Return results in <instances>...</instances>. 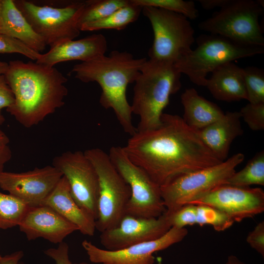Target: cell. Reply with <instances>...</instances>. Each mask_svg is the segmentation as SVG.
I'll use <instances>...</instances> for the list:
<instances>
[{
    "mask_svg": "<svg viewBox=\"0 0 264 264\" xmlns=\"http://www.w3.org/2000/svg\"><path fill=\"white\" fill-rule=\"evenodd\" d=\"M1 4H2V0H0V16Z\"/></svg>",
    "mask_w": 264,
    "mask_h": 264,
    "instance_id": "obj_42",
    "label": "cell"
},
{
    "mask_svg": "<svg viewBox=\"0 0 264 264\" xmlns=\"http://www.w3.org/2000/svg\"><path fill=\"white\" fill-rule=\"evenodd\" d=\"M14 101V94L6 83L4 75H0V125H2L5 120L2 110L10 107Z\"/></svg>",
    "mask_w": 264,
    "mask_h": 264,
    "instance_id": "obj_35",
    "label": "cell"
},
{
    "mask_svg": "<svg viewBox=\"0 0 264 264\" xmlns=\"http://www.w3.org/2000/svg\"><path fill=\"white\" fill-rule=\"evenodd\" d=\"M2 256L0 255V260H1Z\"/></svg>",
    "mask_w": 264,
    "mask_h": 264,
    "instance_id": "obj_43",
    "label": "cell"
},
{
    "mask_svg": "<svg viewBox=\"0 0 264 264\" xmlns=\"http://www.w3.org/2000/svg\"><path fill=\"white\" fill-rule=\"evenodd\" d=\"M23 256V252L19 250L2 257L0 264H18Z\"/></svg>",
    "mask_w": 264,
    "mask_h": 264,
    "instance_id": "obj_37",
    "label": "cell"
},
{
    "mask_svg": "<svg viewBox=\"0 0 264 264\" xmlns=\"http://www.w3.org/2000/svg\"><path fill=\"white\" fill-rule=\"evenodd\" d=\"M28 240L42 238L60 243L78 228L50 207L40 204L30 206L19 225Z\"/></svg>",
    "mask_w": 264,
    "mask_h": 264,
    "instance_id": "obj_17",
    "label": "cell"
},
{
    "mask_svg": "<svg viewBox=\"0 0 264 264\" xmlns=\"http://www.w3.org/2000/svg\"><path fill=\"white\" fill-rule=\"evenodd\" d=\"M4 76L15 97L6 110L24 127L38 125L65 104L67 79L54 66L13 60Z\"/></svg>",
    "mask_w": 264,
    "mask_h": 264,
    "instance_id": "obj_2",
    "label": "cell"
},
{
    "mask_svg": "<svg viewBox=\"0 0 264 264\" xmlns=\"http://www.w3.org/2000/svg\"><path fill=\"white\" fill-rule=\"evenodd\" d=\"M30 206L10 194L0 192V229L19 226Z\"/></svg>",
    "mask_w": 264,
    "mask_h": 264,
    "instance_id": "obj_26",
    "label": "cell"
},
{
    "mask_svg": "<svg viewBox=\"0 0 264 264\" xmlns=\"http://www.w3.org/2000/svg\"><path fill=\"white\" fill-rule=\"evenodd\" d=\"M230 0H198L201 7L207 10L214 9L216 8L220 9L227 4Z\"/></svg>",
    "mask_w": 264,
    "mask_h": 264,
    "instance_id": "obj_36",
    "label": "cell"
},
{
    "mask_svg": "<svg viewBox=\"0 0 264 264\" xmlns=\"http://www.w3.org/2000/svg\"><path fill=\"white\" fill-rule=\"evenodd\" d=\"M234 222L229 216L214 207L203 204H194L193 225L198 224L200 226L210 225L216 231L220 232L228 229Z\"/></svg>",
    "mask_w": 264,
    "mask_h": 264,
    "instance_id": "obj_28",
    "label": "cell"
},
{
    "mask_svg": "<svg viewBox=\"0 0 264 264\" xmlns=\"http://www.w3.org/2000/svg\"><path fill=\"white\" fill-rule=\"evenodd\" d=\"M190 204L210 206L224 213L234 222H240L264 212V191L260 188L224 184Z\"/></svg>",
    "mask_w": 264,
    "mask_h": 264,
    "instance_id": "obj_15",
    "label": "cell"
},
{
    "mask_svg": "<svg viewBox=\"0 0 264 264\" xmlns=\"http://www.w3.org/2000/svg\"><path fill=\"white\" fill-rule=\"evenodd\" d=\"M79 18L78 25L102 20L117 10L130 4V0H88Z\"/></svg>",
    "mask_w": 264,
    "mask_h": 264,
    "instance_id": "obj_27",
    "label": "cell"
},
{
    "mask_svg": "<svg viewBox=\"0 0 264 264\" xmlns=\"http://www.w3.org/2000/svg\"><path fill=\"white\" fill-rule=\"evenodd\" d=\"M226 184L240 187L264 185V151L257 153L239 172H235Z\"/></svg>",
    "mask_w": 264,
    "mask_h": 264,
    "instance_id": "obj_25",
    "label": "cell"
},
{
    "mask_svg": "<svg viewBox=\"0 0 264 264\" xmlns=\"http://www.w3.org/2000/svg\"><path fill=\"white\" fill-rule=\"evenodd\" d=\"M241 118L253 131L264 129V103L251 104L249 103L241 108Z\"/></svg>",
    "mask_w": 264,
    "mask_h": 264,
    "instance_id": "obj_31",
    "label": "cell"
},
{
    "mask_svg": "<svg viewBox=\"0 0 264 264\" xmlns=\"http://www.w3.org/2000/svg\"><path fill=\"white\" fill-rule=\"evenodd\" d=\"M44 254L53 259L56 264H89L86 262L73 264L69 259V246L65 242L59 243L57 248H50L44 251ZM18 264H25L19 262Z\"/></svg>",
    "mask_w": 264,
    "mask_h": 264,
    "instance_id": "obj_33",
    "label": "cell"
},
{
    "mask_svg": "<svg viewBox=\"0 0 264 264\" xmlns=\"http://www.w3.org/2000/svg\"><path fill=\"white\" fill-rule=\"evenodd\" d=\"M244 158L243 154L238 153L216 165L180 175L161 186L166 212L173 213L217 187L226 184Z\"/></svg>",
    "mask_w": 264,
    "mask_h": 264,
    "instance_id": "obj_8",
    "label": "cell"
},
{
    "mask_svg": "<svg viewBox=\"0 0 264 264\" xmlns=\"http://www.w3.org/2000/svg\"><path fill=\"white\" fill-rule=\"evenodd\" d=\"M9 139L7 135L0 129V148L8 145Z\"/></svg>",
    "mask_w": 264,
    "mask_h": 264,
    "instance_id": "obj_39",
    "label": "cell"
},
{
    "mask_svg": "<svg viewBox=\"0 0 264 264\" xmlns=\"http://www.w3.org/2000/svg\"><path fill=\"white\" fill-rule=\"evenodd\" d=\"M247 100L251 104L264 103V71L249 66L243 68Z\"/></svg>",
    "mask_w": 264,
    "mask_h": 264,
    "instance_id": "obj_30",
    "label": "cell"
},
{
    "mask_svg": "<svg viewBox=\"0 0 264 264\" xmlns=\"http://www.w3.org/2000/svg\"><path fill=\"white\" fill-rule=\"evenodd\" d=\"M52 165L61 172L67 180L71 195L78 205L96 220L98 176L84 152H65L53 158Z\"/></svg>",
    "mask_w": 264,
    "mask_h": 264,
    "instance_id": "obj_12",
    "label": "cell"
},
{
    "mask_svg": "<svg viewBox=\"0 0 264 264\" xmlns=\"http://www.w3.org/2000/svg\"><path fill=\"white\" fill-rule=\"evenodd\" d=\"M0 33L16 39L41 53L46 45L16 6L14 0H2Z\"/></svg>",
    "mask_w": 264,
    "mask_h": 264,
    "instance_id": "obj_22",
    "label": "cell"
},
{
    "mask_svg": "<svg viewBox=\"0 0 264 264\" xmlns=\"http://www.w3.org/2000/svg\"><path fill=\"white\" fill-rule=\"evenodd\" d=\"M107 49L106 37L101 34H92L77 40H69L50 48L36 61L38 64L53 67L66 61L87 62L105 54Z\"/></svg>",
    "mask_w": 264,
    "mask_h": 264,
    "instance_id": "obj_18",
    "label": "cell"
},
{
    "mask_svg": "<svg viewBox=\"0 0 264 264\" xmlns=\"http://www.w3.org/2000/svg\"><path fill=\"white\" fill-rule=\"evenodd\" d=\"M41 204L50 207L67 221L76 225L83 235H94L96 230L95 220L75 201L65 176L62 177Z\"/></svg>",
    "mask_w": 264,
    "mask_h": 264,
    "instance_id": "obj_19",
    "label": "cell"
},
{
    "mask_svg": "<svg viewBox=\"0 0 264 264\" xmlns=\"http://www.w3.org/2000/svg\"><path fill=\"white\" fill-rule=\"evenodd\" d=\"M109 155L130 188L131 195L125 214L151 218H157L166 211L161 196L160 186L143 169L130 160L123 147H111Z\"/></svg>",
    "mask_w": 264,
    "mask_h": 264,
    "instance_id": "obj_11",
    "label": "cell"
},
{
    "mask_svg": "<svg viewBox=\"0 0 264 264\" xmlns=\"http://www.w3.org/2000/svg\"><path fill=\"white\" fill-rule=\"evenodd\" d=\"M8 66V63L0 61V75H4Z\"/></svg>",
    "mask_w": 264,
    "mask_h": 264,
    "instance_id": "obj_41",
    "label": "cell"
},
{
    "mask_svg": "<svg viewBox=\"0 0 264 264\" xmlns=\"http://www.w3.org/2000/svg\"><path fill=\"white\" fill-rule=\"evenodd\" d=\"M239 111H228L207 126L198 130L205 145L221 161L227 159L234 140L243 134Z\"/></svg>",
    "mask_w": 264,
    "mask_h": 264,
    "instance_id": "obj_20",
    "label": "cell"
},
{
    "mask_svg": "<svg viewBox=\"0 0 264 264\" xmlns=\"http://www.w3.org/2000/svg\"><path fill=\"white\" fill-rule=\"evenodd\" d=\"M12 156V152L7 145L0 148V174L3 171L4 165L9 161Z\"/></svg>",
    "mask_w": 264,
    "mask_h": 264,
    "instance_id": "obj_38",
    "label": "cell"
},
{
    "mask_svg": "<svg viewBox=\"0 0 264 264\" xmlns=\"http://www.w3.org/2000/svg\"><path fill=\"white\" fill-rule=\"evenodd\" d=\"M131 2L141 7L152 6L177 13L188 19L195 20L199 12L192 0H130Z\"/></svg>",
    "mask_w": 264,
    "mask_h": 264,
    "instance_id": "obj_29",
    "label": "cell"
},
{
    "mask_svg": "<svg viewBox=\"0 0 264 264\" xmlns=\"http://www.w3.org/2000/svg\"><path fill=\"white\" fill-rule=\"evenodd\" d=\"M147 60L135 58L127 51L113 50L108 56L77 64L71 71L84 83L95 82L99 85L100 105L113 110L124 131L131 136L137 129L132 122V111L126 97V89L135 82Z\"/></svg>",
    "mask_w": 264,
    "mask_h": 264,
    "instance_id": "obj_3",
    "label": "cell"
},
{
    "mask_svg": "<svg viewBox=\"0 0 264 264\" xmlns=\"http://www.w3.org/2000/svg\"><path fill=\"white\" fill-rule=\"evenodd\" d=\"M183 119L190 128L199 130L221 118L223 111L216 104L199 95L194 88H187L181 95Z\"/></svg>",
    "mask_w": 264,
    "mask_h": 264,
    "instance_id": "obj_23",
    "label": "cell"
},
{
    "mask_svg": "<svg viewBox=\"0 0 264 264\" xmlns=\"http://www.w3.org/2000/svg\"><path fill=\"white\" fill-rule=\"evenodd\" d=\"M171 227L166 211L151 218L125 214L116 226L101 232L100 241L105 249L116 251L158 239Z\"/></svg>",
    "mask_w": 264,
    "mask_h": 264,
    "instance_id": "obj_13",
    "label": "cell"
},
{
    "mask_svg": "<svg viewBox=\"0 0 264 264\" xmlns=\"http://www.w3.org/2000/svg\"><path fill=\"white\" fill-rule=\"evenodd\" d=\"M181 75L173 64L147 60L134 82L131 105L132 113L139 117L137 131L160 125L170 96L181 88Z\"/></svg>",
    "mask_w": 264,
    "mask_h": 264,
    "instance_id": "obj_4",
    "label": "cell"
},
{
    "mask_svg": "<svg viewBox=\"0 0 264 264\" xmlns=\"http://www.w3.org/2000/svg\"><path fill=\"white\" fill-rule=\"evenodd\" d=\"M135 164L160 186L174 178L221 162L182 117L163 113L155 128L136 132L123 147Z\"/></svg>",
    "mask_w": 264,
    "mask_h": 264,
    "instance_id": "obj_1",
    "label": "cell"
},
{
    "mask_svg": "<svg viewBox=\"0 0 264 264\" xmlns=\"http://www.w3.org/2000/svg\"><path fill=\"white\" fill-rule=\"evenodd\" d=\"M84 152L98 176L95 226L96 230L102 232L116 226L125 214L131 190L112 163L109 154L99 148L90 149Z\"/></svg>",
    "mask_w": 264,
    "mask_h": 264,
    "instance_id": "obj_9",
    "label": "cell"
},
{
    "mask_svg": "<svg viewBox=\"0 0 264 264\" xmlns=\"http://www.w3.org/2000/svg\"><path fill=\"white\" fill-rule=\"evenodd\" d=\"M205 87L218 100L232 102L247 99L243 68L233 62L214 70L207 78Z\"/></svg>",
    "mask_w": 264,
    "mask_h": 264,
    "instance_id": "obj_21",
    "label": "cell"
},
{
    "mask_svg": "<svg viewBox=\"0 0 264 264\" xmlns=\"http://www.w3.org/2000/svg\"><path fill=\"white\" fill-rule=\"evenodd\" d=\"M0 53H19L32 60L36 61L41 54L31 49L21 41L1 33Z\"/></svg>",
    "mask_w": 264,
    "mask_h": 264,
    "instance_id": "obj_32",
    "label": "cell"
},
{
    "mask_svg": "<svg viewBox=\"0 0 264 264\" xmlns=\"http://www.w3.org/2000/svg\"><path fill=\"white\" fill-rule=\"evenodd\" d=\"M249 245L264 257V221L260 222L246 237Z\"/></svg>",
    "mask_w": 264,
    "mask_h": 264,
    "instance_id": "obj_34",
    "label": "cell"
},
{
    "mask_svg": "<svg viewBox=\"0 0 264 264\" xmlns=\"http://www.w3.org/2000/svg\"><path fill=\"white\" fill-rule=\"evenodd\" d=\"M196 42V48L174 65L181 74L199 86L205 87L208 74L220 66L264 52V46L242 44L212 34L201 35Z\"/></svg>",
    "mask_w": 264,
    "mask_h": 264,
    "instance_id": "obj_5",
    "label": "cell"
},
{
    "mask_svg": "<svg viewBox=\"0 0 264 264\" xmlns=\"http://www.w3.org/2000/svg\"><path fill=\"white\" fill-rule=\"evenodd\" d=\"M34 31L50 48L79 36L78 23L85 1L71 2L62 7L39 5L25 0H14Z\"/></svg>",
    "mask_w": 264,
    "mask_h": 264,
    "instance_id": "obj_10",
    "label": "cell"
},
{
    "mask_svg": "<svg viewBox=\"0 0 264 264\" xmlns=\"http://www.w3.org/2000/svg\"><path fill=\"white\" fill-rule=\"evenodd\" d=\"M62 176L53 165L18 173L3 171L0 174V188L31 206H37L42 203Z\"/></svg>",
    "mask_w": 264,
    "mask_h": 264,
    "instance_id": "obj_16",
    "label": "cell"
},
{
    "mask_svg": "<svg viewBox=\"0 0 264 264\" xmlns=\"http://www.w3.org/2000/svg\"><path fill=\"white\" fill-rule=\"evenodd\" d=\"M225 264H246L236 256L231 255L228 257Z\"/></svg>",
    "mask_w": 264,
    "mask_h": 264,
    "instance_id": "obj_40",
    "label": "cell"
},
{
    "mask_svg": "<svg viewBox=\"0 0 264 264\" xmlns=\"http://www.w3.org/2000/svg\"><path fill=\"white\" fill-rule=\"evenodd\" d=\"M142 12L154 32L150 60L175 64L192 50L195 31L185 16L152 6L143 7Z\"/></svg>",
    "mask_w": 264,
    "mask_h": 264,
    "instance_id": "obj_7",
    "label": "cell"
},
{
    "mask_svg": "<svg viewBox=\"0 0 264 264\" xmlns=\"http://www.w3.org/2000/svg\"><path fill=\"white\" fill-rule=\"evenodd\" d=\"M188 234L184 228L172 227L160 238L127 248L110 251L99 248L91 242L84 240L82 245L90 262L101 264H154L153 254L180 242Z\"/></svg>",
    "mask_w": 264,
    "mask_h": 264,
    "instance_id": "obj_14",
    "label": "cell"
},
{
    "mask_svg": "<svg viewBox=\"0 0 264 264\" xmlns=\"http://www.w3.org/2000/svg\"><path fill=\"white\" fill-rule=\"evenodd\" d=\"M142 7L132 4L123 7L107 17L92 22L82 25L81 31H92L102 29L120 30L125 28L129 24L139 18Z\"/></svg>",
    "mask_w": 264,
    "mask_h": 264,
    "instance_id": "obj_24",
    "label": "cell"
},
{
    "mask_svg": "<svg viewBox=\"0 0 264 264\" xmlns=\"http://www.w3.org/2000/svg\"><path fill=\"white\" fill-rule=\"evenodd\" d=\"M264 13V0H230L211 17L200 22L198 28L236 43L264 46V36L259 23Z\"/></svg>",
    "mask_w": 264,
    "mask_h": 264,
    "instance_id": "obj_6",
    "label": "cell"
}]
</instances>
